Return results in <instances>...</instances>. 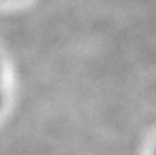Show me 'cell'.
I'll return each mask as SVG.
<instances>
[{
	"label": "cell",
	"instance_id": "1",
	"mask_svg": "<svg viewBox=\"0 0 156 155\" xmlns=\"http://www.w3.org/2000/svg\"><path fill=\"white\" fill-rule=\"evenodd\" d=\"M5 96H6V85H5V68L0 59V108L3 106L5 102Z\"/></svg>",
	"mask_w": 156,
	"mask_h": 155
},
{
	"label": "cell",
	"instance_id": "2",
	"mask_svg": "<svg viewBox=\"0 0 156 155\" xmlns=\"http://www.w3.org/2000/svg\"><path fill=\"white\" fill-rule=\"evenodd\" d=\"M152 155H156V146L153 148V151H152Z\"/></svg>",
	"mask_w": 156,
	"mask_h": 155
}]
</instances>
